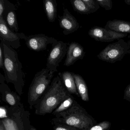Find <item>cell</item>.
<instances>
[{
  "instance_id": "1",
  "label": "cell",
  "mask_w": 130,
  "mask_h": 130,
  "mask_svg": "<svg viewBox=\"0 0 130 130\" xmlns=\"http://www.w3.org/2000/svg\"><path fill=\"white\" fill-rule=\"evenodd\" d=\"M58 75L35 106V112L39 115L52 113L61 104L71 95Z\"/></svg>"
},
{
  "instance_id": "2",
  "label": "cell",
  "mask_w": 130,
  "mask_h": 130,
  "mask_svg": "<svg viewBox=\"0 0 130 130\" xmlns=\"http://www.w3.org/2000/svg\"><path fill=\"white\" fill-rule=\"evenodd\" d=\"M3 45L5 79L8 83L13 84L17 92L20 95H22L25 75L23 71L22 63L19 60L18 53L12 47L3 43Z\"/></svg>"
},
{
  "instance_id": "3",
  "label": "cell",
  "mask_w": 130,
  "mask_h": 130,
  "mask_svg": "<svg viewBox=\"0 0 130 130\" xmlns=\"http://www.w3.org/2000/svg\"><path fill=\"white\" fill-rule=\"evenodd\" d=\"M52 123H57L86 130L94 126L92 118L76 101L68 109L54 116Z\"/></svg>"
},
{
  "instance_id": "4",
  "label": "cell",
  "mask_w": 130,
  "mask_h": 130,
  "mask_svg": "<svg viewBox=\"0 0 130 130\" xmlns=\"http://www.w3.org/2000/svg\"><path fill=\"white\" fill-rule=\"evenodd\" d=\"M55 72L47 68L42 69L37 72L30 84L28 93L29 108L35 107L52 82Z\"/></svg>"
},
{
  "instance_id": "5",
  "label": "cell",
  "mask_w": 130,
  "mask_h": 130,
  "mask_svg": "<svg viewBox=\"0 0 130 130\" xmlns=\"http://www.w3.org/2000/svg\"><path fill=\"white\" fill-rule=\"evenodd\" d=\"M8 116L1 119L5 130H30L29 114L21 102L7 109Z\"/></svg>"
},
{
  "instance_id": "6",
  "label": "cell",
  "mask_w": 130,
  "mask_h": 130,
  "mask_svg": "<svg viewBox=\"0 0 130 130\" xmlns=\"http://www.w3.org/2000/svg\"><path fill=\"white\" fill-rule=\"evenodd\" d=\"M130 54V42L120 39L118 41L107 45L97 55L99 59L108 63H115Z\"/></svg>"
},
{
  "instance_id": "7",
  "label": "cell",
  "mask_w": 130,
  "mask_h": 130,
  "mask_svg": "<svg viewBox=\"0 0 130 130\" xmlns=\"http://www.w3.org/2000/svg\"><path fill=\"white\" fill-rule=\"evenodd\" d=\"M28 36L24 33L15 32L8 27L4 17H0V39L4 44L17 49L21 47L20 41H26Z\"/></svg>"
},
{
  "instance_id": "8",
  "label": "cell",
  "mask_w": 130,
  "mask_h": 130,
  "mask_svg": "<svg viewBox=\"0 0 130 130\" xmlns=\"http://www.w3.org/2000/svg\"><path fill=\"white\" fill-rule=\"evenodd\" d=\"M67 44L62 41H57L52 44L48 54L46 64L47 68L54 72H57L59 63L67 55Z\"/></svg>"
},
{
  "instance_id": "9",
  "label": "cell",
  "mask_w": 130,
  "mask_h": 130,
  "mask_svg": "<svg viewBox=\"0 0 130 130\" xmlns=\"http://www.w3.org/2000/svg\"><path fill=\"white\" fill-rule=\"evenodd\" d=\"M88 35L95 41L102 42H110L115 40H119L127 35V34L118 33L97 26L91 28Z\"/></svg>"
},
{
  "instance_id": "10",
  "label": "cell",
  "mask_w": 130,
  "mask_h": 130,
  "mask_svg": "<svg viewBox=\"0 0 130 130\" xmlns=\"http://www.w3.org/2000/svg\"><path fill=\"white\" fill-rule=\"evenodd\" d=\"M52 37H48L43 34L29 36L26 41L27 47L31 51L40 52L46 50L48 45L57 41Z\"/></svg>"
},
{
  "instance_id": "11",
  "label": "cell",
  "mask_w": 130,
  "mask_h": 130,
  "mask_svg": "<svg viewBox=\"0 0 130 130\" xmlns=\"http://www.w3.org/2000/svg\"><path fill=\"white\" fill-rule=\"evenodd\" d=\"M58 17L60 27L63 30V32L65 35L73 33L79 28L77 20L67 8L64 9L63 16H58Z\"/></svg>"
},
{
  "instance_id": "12",
  "label": "cell",
  "mask_w": 130,
  "mask_h": 130,
  "mask_svg": "<svg viewBox=\"0 0 130 130\" xmlns=\"http://www.w3.org/2000/svg\"><path fill=\"white\" fill-rule=\"evenodd\" d=\"M86 52L83 47L77 42H73L68 47L64 66L70 67L79 60H83Z\"/></svg>"
},
{
  "instance_id": "13",
  "label": "cell",
  "mask_w": 130,
  "mask_h": 130,
  "mask_svg": "<svg viewBox=\"0 0 130 130\" xmlns=\"http://www.w3.org/2000/svg\"><path fill=\"white\" fill-rule=\"evenodd\" d=\"M105 28L118 33L130 34V22L114 20L107 22Z\"/></svg>"
},
{
  "instance_id": "14",
  "label": "cell",
  "mask_w": 130,
  "mask_h": 130,
  "mask_svg": "<svg viewBox=\"0 0 130 130\" xmlns=\"http://www.w3.org/2000/svg\"><path fill=\"white\" fill-rule=\"evenodd\" d=\"M73 73L69 71H64L62 73H59L58 75L61 78L64 87L69 93L71 95L74 94L79 97Z\"/></svg>"
},
{
  "instance_id": "15",
  "label": "cell",
  "mask_w": 130,
  "mask_h": 130,
  "mask_svg": "<svg viewBox=\"0 0 130 130\" xmlns=\"http://www.w3.org/2000/svg\"><path fill=\"white\" fill-rule=\"evenodd\" d=\"M77 92L82 100L88 102L89 100L88 90L86 83L82 76L77 74L73 73Z\"/></svg>"
},
{
  "instance_id": "16",
  "label": "cell",
  "mask_w": 130,
  "mask_h": 130,
  "mask_svg": "<svg viewBox=\"0 0 130 130\" xmlns=\"http://www.w3.org/2000/svg\"><path fill=\"white\" fill-rule=\"evenodd\" d=\"M43 4L48 20L50 22H54L57 17V4L56 0H44Z\"/></svg>"
},
{
  "instance_id": "17",
  "label": "cell",
  "mask_w": 130,
  "mask_h": 130,
  "mask_svg": "<svg viewBox=\"0 0 130 130\" xmlns=\"http://www.w3.org/2000/svg\"><path fill=\"white\" fill-rule=\"evenodd\" d=\"M4 18L10 29L15 32L19 31V28L17 15L14 10L9 11L4 16Z\"/></svg>"
},
{
  "instance_id": "18",
  "label": "cell",
  "mask_w": 130,
  "mask_h": 130,
  "mask_svg": "<svg viewBox=\"0 0 130 130\" xmlns=\"http://www.w3.org/2000/svg\"><path fill=\"white\" fill-rule=\"evenodd\" d=\"M70 2L74 10L78 13L86 15L92 13L83 0H71Z\"/></svg>"
},
{
  "instance_id": "19",
  "label": "cell",
  "mask_w": 130,
  "mask_h": 130,
  "mask_svg": "<svg viewBox=\"0 0 130 130\" xmlns=\"http://www.w3.org/2000/svg\"><path fill=\"white\" fill-rule=\"evenodd\" d=\"M75 101L73 96L71 95L70 96L64 100L60 105L53 111L52 115L55 116L57 114L67 110L73 105Z\"/></svg>"
},
{
  "instance_id": "20",
  "label": "cell",
  "mask_w": 130,
  "mask_h": 130,
  "mask_svg": "<svg viewBox=\"0 0 130 130\" xmlns=\"http://www.w3.org/2000/svg\"><path fill=\"white\" fill-rule=\"evenodd\" d=\"M111 125L109 122L104 121L86 130H109Z\"/></svg>"
},
{
  "instance_id": "21",
  "label": "cell",
  "mask_w": 130,
  "mask_h": 130,
  "mask_svg": "<svg viewBox=\"0 0 130 130\" xmlns=\"http://www.w3.org/2000/svg\"><path fill=\"white\" fill-rule=\"evenodd\" d=\"M88 8H89L92 13L95 12L99 9L100 6L96 0H83Z\"/></svg>"
},
{
  "instance_id": "22",
  "label": "cell",
  "mask_w": 130,
  "mask_h": 130,
  "mask_svg": "<svg viewBox=\"0 0 130 130\" xmlns=\"http://www.w3.org/2000/svg\"><path fill=\"white\" fill-rule=\"evenodd\" d=\"M100 6L104 8L105 10L111 9L112 7V1L111 0H96Z\"/></svg>"
},
{
  "instance_id": "23",
  "label": "cell",
  "mask_w": 130,
  "mask_h": 130,
  "mask_svg": "<svg viewBox=\"0 0 130 130\" xmlns=\"http://www.w3.org/2000/svg\"><path fill=\"white\" fill-rule=\"evenodd\" d=\"M54 125V130H79L76 128L62 124L52 123Z\"/></svg>"
},
{
  "instance_id": "24",
  "label": "cell",
  "mask_w": 130,
  "mask_h": 130,
  "mask_svg": "<svg viewBox=\"0 0 130 130\" xmlns=\"http://www.w3.org/2000/svg\"><path fill=\"white\" fill-rule=\"evenodd\" d=\"M0 68L4 70V55L3 43H0Z\"/></svg>"
},
{
  "instance_id": "25",
  "label": "cell",
  "mask_w": 130,
  "mask_h": 130,
  "mask_svg": "<svg viewBox=\"0 0 130 130\" xmlns=\"http://www.w3.org/2000/svg\"><path fill=\"white\" fill-rule=\"evenodd\" d=\"M124 99L130 102V84L126 87L125 90Z\"/></svg>"
},
{
  "instance_id": "26",
  "label": "cell",
  "mask_w": 130,
  "mask_h": 130,
  "mask_svg": "<svg viewBox=\"0 0 130 130\" xmlns=\"http://www.w3.org/2000/svg\"><path fill=\"white\" fill-rule=\"evenodd\" d=\"M5 10V3L4 0L0 1V17H4Z\"/></svg>"
},
{
  "instance_id": "27",
  "label": "cell",
  "mask_w": 130,
  "mask_h": 130,
  "mask_svg": "<svg viewBox=\"0 0 130 130\" xmlns=\"http://www.w3.org/2000/svg\"><path fill=\"white\" fill-rule=\"evenodd\" d=\"M8 116V110L3 106L1 107V119L7 118Z\"/></svg>"
},
{
  "instance_id": "28",
  "label": "cell",
  "mask_w": 130,
  "mask_h": 130,
  "mask_svg": "<svg viewBox=\"0 0 130 130\" xmlns=\"http://www.w3.org/2000/svg\"><path fill=\"white\" fill-rule=\"evenodd\" d=\"M0 130H5L3 125L1 121L0 122Z\"/></svg>"
},
{
  "instance_id": "29",
  "label": "cell",
  "mask_w": 130,
  "mask_h": 130,
  "mask_svg": "<svg viewBox=\"0 0 130 130\" xmlns=\"http://www.w3.org/2000/svg\"><path fill=\"white\" fill-rule=\"evenodd\" d=\"M125 2L127 5L130 6V0H125Z\"/></svg>"
},
{
  "instance_id": "30",
  "label": "cell",
  "mask_w": 130,
  "mask_h": 130,
  "mask_svg": "<svg viewBox=\"0 0 130 130\" xmlns=\"http://www.w3.org/2000/svg\"><path fill=\"white\" fill-rule=\"evenodd\" d=\"M30 130H36V128H35V127H33V126H32L31 125V129H30Z\"/></svg>"
},
{
  "instance_id": "31",
  "label": "cell",
  "mask_w": 130,
  "mask_h": 130,
  "mask_svg": "<svg viewBox=\"0 0 130 130\" xmlns=\"http://www.w3.org/2000/svg\"><path fill=\"white\" fill-rule=\"evenodd\" d=\"M121 130H124V129H121Z\"/></svg>"
},
{
  "instance_id": "32",
  "label": "cell",
  "mask_w": 130,
  "mask_h": 130,
  "mask_svg": "<svg viewBox=\"0 0 130 130\" xmlns=\"http://www.w3.org/2000/svg\"><path fill=\"white\" fill-rule=\"evenodd\" d=\"M129 41V42H130V40H129V41Z\"/></svg>"
},
{
  "instance_id": "33",
  "label": "cell",
  "mask_w": 130,
  "mask_h": 130,
  "mask_svg": "<svg viewBox=\"0 0 130 130\" xmlns=\"http://www.w3.org/2000/svg\"></svg>"
}]
</instances>
